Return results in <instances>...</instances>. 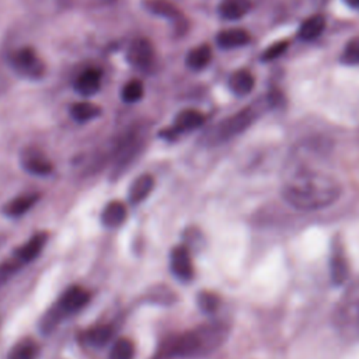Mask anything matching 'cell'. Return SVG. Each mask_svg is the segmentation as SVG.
Wrapping results in <instances>:
<instances>
[{"mask_svg":"<svg viewBox=\"0 0 359 359\" xmlns=\"http://www.w3.org/2000/svg\"><path fill=\"white\" fill-rule=\"evenodd\" d=\"M203 123H205V115L201 111L194 109V108H187V109L180 111L175 115L172 125L168 129H165L164 132H161V136L174 139L177 135L195 130V129L201 128Z\"/></svg>","mask_w":359,"mask_h":359,"instance_id":"cell-9","label":"cell"},{"mask_svg":"<svg viewBox=\"0 0 359 359\" xmlns=\"http://www.w3.org/2000/svg\"><path fill=\"white\" fill-rule=\"evenodd\" d=\"M128 216V209L125 203L121 201H111L108 202L101 213V222L105 227L108 229H115L119 227Z\"/></svg>","mask_w":359,"mask_h":359,"instance_id":"cell-16","label":"cell"},{"mask_svg":"<svg viewBox=\"0 0 359 359\" xmlns=\"http://www.w3.org/2000/svg\"><path fill=\"white\" fill-rule=\"evenodd\" d=\"M48 241V234L46 233H36L34 234L25 244H22L15 252L13 259L20 265H25L29 264L31 261H34L42 251V248L45 247Z\"/></svg>","mask_w":359,"mask_h":359,"instance_id":"cell-14","label":"cell"},{"mask_svg":"<svg viewBox=\"0 0 359 359\" xmlns=\"http://www.w3.org/2000/svg\"><path fill=\"white\" fill-rule=\"evenodd\" d=\"M20 163L27 172L34 175H48L53 170L50 160L36 147H25L20 154Z\"/></svg>","mask_w":359,"mask_h":359,"instance_id":"cell-11","label":"cell"},{"mask_svg":"<svg viewBox=\"0 0 359 359\" xmlns=\"http://www.w3.org/2000/svg\"><path fill=\"white\" fill-rule=\"evenodd\" d=\"M212 60V48L208 43L192 48L185 57V63L191 70H202Z\"/></svg>","mask_w":359,"mask_h":359,"instance_id":"cell-21","label":"cell"},{"mask_svg":"<svg viewBox=\"0 0 359 359\" xmlns=\"http://www.w3.org/2000/svg\"><path fill=\"white\" fill-rule=\"evenodd\" d=\"M324 28H325V18L321 14H316L302 22L297 35L303 41H313L321 35Z\"/></svg>","mask_w":359,"mask_h":359,"instance_id":"cell-22","label":"cell"},{"mask_svg":"<svg viewBox=\"0 0 359 359\" xmlns=\"http://www.w3.org/2000/svg\"><path fill=\"white\" fill-rule=\"evenodd\" d=\"M102 84V70L98 67L84 69L74 80V90L83 97H91L100 91Z\"/></svg>","mask_w":359,"mask_h":359,"instance_id":"cell-13","label":"cell"},{"mask_svg":"<svg viewBox=\"0 0 359 359\" xmlns=\"http://www.w3.org/2000/svg\"><path fill=\"white\" fill-rule=\"evenodd\" d=\"M254 84H255L254 76L248 70H244V69L234 72L229 77V88L233 94H236L238 97H244V95L250 94L251 90L254 88Z\"/></svg>","mask_w":359,"mask_h":359,"instance_id":"cell-20","label":"cell"},{"mask_svg":"<svg viewBox=\"0 0 359 359\" xmlns=\"http://www.w3.org/2000/svg\"><path fill=\"white\" fill-rule=\"evenodd\" d=\"M251 10V0H220L217 13L222 18L234 21L244 17Z\"/></svg>","mask_w":359,"mask_h":359,"instance_id":"cell-18","label":"cell"},{"mask_svg":"<svg viewBox=\"0 0 359 359\" xmlns=\"http://www.w3.org/2000/svg\"><path fill=\"white\" fill-rule=\"evenodd\" d=\"M219 297L212 292H201L198 294V306L203 313H215L216 309L219 307Z\"/></svg>","mask_w":359,"mask_h":359,"instance_id":"cell-30","label":"cell"},{"mask_svg":"<svg viewBox=\"0 0 359 359\" xmlns=\"http://www.w3.org/2000/svg\"><path fill=\"white\" fill-rule=\"evenodd\" d=\"M133 356H135L133 342L128 338H119L114 342L109 351L108 359H133Z\"/></svg>","mask_w":359,"mask_h":359,"instance_id":"cell-27","label":"cell"},{"mask_svg":"<svg viewBox=\"0 0 359 359\" xmlns=\"http://www.w3.org/2000/svg\"><path fill=\"white\" fill-rule=\"evenodd\" d=\"M341 62L349 66L359 65V36H355L346 42L341 55Z\"/></svg>","mask_w":359,"mask_h":359,"instance_id":"cell-29","label":"cell"},{"mask_svg":"<svg viewBox=\"0 0 359 359\" xmlns=\"http://www.w3.org/2000/svg\"><path fill=\"white\" fill-rule=\"evenodd\" d=\"M335 321L341 331L352 335L359 334V283L345 294L338 307Z\"/></svg>","mask_w":359,"mask_h":359,"instance_id":"cell-7","label":"cell"},{"mask_svg":"<svg viewBox=\"0 0 359 359\" xmlns=\"http://www.w3.org/2000/svg\"><path fill=\"white\" fill-rule=\"evenodd\" d=\"M38 355V346L32 339H24L17 342L8 352L7 359H35Z\"/></svg>","mask_w":359,"mask_h":359,"instance_id":"cell-26","label":"cell"},{"mask_svg":"<svg viewBox=\"0 0 359 359\" xmlns=\"http://www.w3.org/2000/svg\"><path fill=\"white\" fill-rule=\"evenodd\" d=\"M344 1H345L351 8L359 11V0H344Z\"/></svg>","mask_w":359,"mask_h":359,"instance_id":"cell-32","label":"cell"},{"mask_svg":"<svg viewBox=\"0 0 359 359\" xmlns=\"http://www.w3.org/2000/svg\"><path fill=\"white\" fill-rule=\"evenodd\" d=\"M144 144V137L140 129L132 128L123 133L115 143L114 147V168L112 174L115 177L122 175V172L129 167V164L136 158Z\"/></svg>","mask_w":359,"mask_h":359,"instance_id":"cell-5","label":"cell"},{"mask_svg":"<svg viewBox=\"0 0 359 359\" xmlns=\"http://www.w3.org/2000/svg\"><path fill=\"white\" fill-rule=\"evenodd\" d=\"M259 115V107L257 104L248 105L236 114L222 119L217 122L213 128H210L206 135L203 136V142L208 146H217L220 143H224L234 136L243 133L247 128L252 125V122Z\"/></svg>","mask_w":359,"mask_h":359,"instance_id":"cell-3","label":"cell"},{"mask_svg":"<svg viewBox=\"0 0 359 359\" xmlns=\"http://www.w3.org/2000/svg\"><path fill=\"white\" fill-rule=\"evenodd\" d=\"M170 266L174 276L182 282H188L194 276V266L189 251L182 245H177L171 250Z\"/></svg>","mask_w":359,"mask_h":359,"instance_id":"cell-12","label":"cell"},{"mask_svg":"<svg viewBox=\"0 0 359 359\" xmlns=\"http://www.w3.org/2000/svg\"><path fill=\"white\" fill-rule=\"evenodd\" d=\"M88 300L90 293L86 289L80 286H70L42 317L41 330L43 332H50L65 317L81 310Z\"/></svg>","mask_w":359,"mask_h":359,"instance_id":"cell-4","label":"cell"},{"mask_svg":"<svg viewBox=\"0 0 359 359\" xmlns=\"http://www.w3.org/2000/svg\"><path fill=\"white\" fill-rule=\"evenodd\" d=\"M153 187H154V180L150 174L139 175L130 184V188L128 192L129 202L132 205H137V203L143 202L149 196V194L153 191Z\"/></svg>","mask_w":359,"mask_h":359,"instance_id":"cell-19","label":"cell"},{"mask_svg":"<svg viewBox=\"0 0 359 359\" xmlns=\"http://www.w3.org/2000/svg\"><path fill=\"white\" fill-rule=\"evenodd\" d=\"M10 65L17 74L31 80L41 79L45 73V63L31 46H22L10 55Z\"/></svg>","mask_w":359,"mask_h":359,"instance_id":"cell-6","label":"cell"},{"mask_svg":"<svg viewBox=\"0 0 359 359\" xmlns=\"http://www.w3.org/2000/svg\"><path fill=\"white\" fill-rule=\"evenodd\" d=\"M250 42V34L243 28L222 29L216 35V43L222 49H234Z\"/></svg>","mask_w":359,"mask_h":359,"instance_id":"cell-15","label":"cell"},{"mask_svg":"<svg viewBox=\"0 0 359 359\" xmlns=\"http://www.w3.org/2000/svg\"><path fill=\"white\" fill-rule=\"evenodd\" d=\"M154 46L146 36L132 39L126 50L128 63L137 70H149L154 62Z\"/></svg>","mask_w":359,"mask_h":359,"instance_id":"cell-8","label":"cell"},{"mask_svg":"<svg viewBox=\"0 0 359 359\" xmlns=\"http://www.w3.org/2000/svg\"><path fill=\"white\" fill-rule=\"evenodd\" d=\"M70 116L80 123L88 122L97 116L101 115V108L97 104H93L90 101H79L70 105L69 108Z\"/></svg>","mask_w":359,"mask_h":359,"instance_id":"cell-23","label":"cell"},{"mask_svg":"<svg viewBox=\"0 0 359 359\" xmlns=\"http://www.w3.org/2000/svg\"><path fill=\"white\" fill-rule=\"evenodd\" d=\"M112 334H114L112 327L104 324V325L93 327V328L87 332L86 338H87L88 344H91V345H94V346H104V345L111 339Z\"/></svg>","mask_w":359,"mask_h":359,"instance_id":"cell-28","label":"cell"},{"mask_svg":"<svg viewBox=\"0 0 359 359\" xmlns=\"http://www.w3.org/2000/svg\"><path fill=\"white\" fill-rule=\"evenodd\" d=\"M143 95H144V86H143V81L139 79L126 81L121 90V98L126 104L139 102L143 98Z\"/></svg>","mask_w":359,"mask_h":359,"instance_id":"cell-25","label":"cell"},{"mask_svg":"<svg viewBox=\"0 0 359 359\" xmlns=\"http://www.w3.org/2000/svg\"><path fill=\"white\" fill-rule=\"evenodd\" d=\"M330 271H331V279L335 285H341L345 282L348 276V261L344 255V251L337 247L332 251L331 259H330Z\"/></svg>","mask_w":359,"mask_h":359,"instance_id":"cell-24","label":"cell"},{"mask_svg":"<svg viewBox=\"0 0 359 359\" xmlns=\"http://www.w3.org/2000/svg\"><path fill=\"white\" fill-rule=\"evenodd\" d=\"M38 192H27L22 195L15 196L11 199L7 205H4V213L10 217H18L27 213L38 201H39Z\"/></svg>","mask_w":359,"mask_h":359,"instance_id":"cell-17","label":"cell"},{"mask_svg":"<svg viewBox=\"0 0 359 359\" xmlns=\"http://www.w3.org/2000/svg\"><path fill=\"white\" fill-rule=\"evenodd\" d=\"M341 185L332 175L299 168L287 175L282 185L283 199L297 210H320L335 203L341 196Z\"/></svg>","mask_w":359,"mask_h":359,"instance_id":"cell-1","label":"cell"},{"mask_svg":"<svg viewBox=\"0 0 359 359\" xmlns=\"http://www.w3.org/2000/svg\"><path fill=\"white\" fill-rule=\"evenodd\" d=\"M226 341V331L217 321L202 324L174 337L164 349L168 358H199L213 353Z\"/></svg>","mask_w":359,"mask_h":359,"instance_id":"cell-2","label":"cell"},{"mask_svg":"<svg viewBox=\"0 0 359 359\" xmlns=\"http://www.w3.org/2000/svg\"><path fill=\"white\" fill-rule=\"evenodd\" d=\"M143 7L157 17H163L165 20L172 21L180 34H184L187 31V18L174 3L168 0H144Z\"/></svg>","mask_w":359,"mask_h":359,"instance_id":"cell-10","label":"cell"},{"mask_svg":"<svg viewBox=\"0 0 359 359\" xmlns=\"http://www.w3.org/2000/svg\"><path fill=\"white\" fill-rule=\"evenodd\" d=\"M286 48H287V42H286V41L275 42V43H272L271 46H268V48L262 52L261 59H262L264 62L273 60V59H276L278 56H280V55L286 50Z\"/></svg>","mask_w":359,"mask_h":359,"instance_id":"cell-31","label":"cell"}]
</instances>
